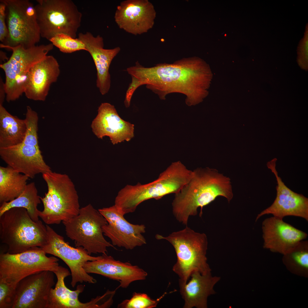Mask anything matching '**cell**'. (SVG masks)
<instances>
[{"instance_id": "cell-1", "label": "cell", "mask_w": 308, "mask_h": 308, "mask_svg": "<svg viewBox=\"0 0 308 308\" xmlns=\"http://www.w3.org/2000/svg\"><path fill=\"white\" fill-rule=\"evenodd\" d=\"M126 71L131 78L128 88L133 92L146 85L161 100H165L170 93H181L186 96L185 102L188 106L201 102L206 93L208 70L205 63L196 57L182 58L172 64H158L151 67H144L137 61Z\"/></svg>"}, {"instance_id": "cell-21", "label": "cell", "mask_w": 308, "mask_h": 308, "mask_svg": "<svg viewBox=\"0 0 308 308\" xmlns=\"http://www.w3.org/2000/svg\"><path fill=\"white\" fill-rule=\"evenodd\" d=\"M58 63L52 56L47 55L33 66L29 71L24 93L29 99L44 101L51 84L56 82L60 74Z\"/></svg>"}, {"instance_id": "cell-26", "label": "cell", "mask_w": 308, "mask_h": 308, "mask_svg": "<svg viewBox=\"0 0 308 308\" xmlns=\"http://www.w3.org/2000/svg\"><path fill=\"white\" fill-rule=\"evenodd\" d=\"M29 178L7 165L0 166V203L11 201L24 191Z\"/></svg>"}, {"instance_id": "cell-13", "label": "cell", "mask_w": 308, "mask_h": 308, "mask_svg": "<svg viewBox=\"0 0 308 308\" xmlns=\"http://www.w3.org/2000/svg\"><path fill=\"white\" fill-rule=\"evenodd\" d=\"M98 211L108 222L102 227L104 235L110 239L114 246L131 250L146 244L143 235L145 232L144 224L129 222L115 205Z\"/></svg>"}, {"instance_id": "cell-33", "label": "cell", "mask_w": 308, "mask_h": 308, "mask_svg": "<svg viewBox=\"0 0 308 308\" xmlns=\"http://www.w3.org/2000/svg\"><path fill=\"white\" fill-rule=\"evenodd\" d=\"M0 2V40L3 43L7 37L8 30L5 22L6 5Z\"/></svg>"}, {"instance_id": "cell-30", "label": "cell", "mask_w": 308, "mask_h": 308, "mask_svg": "<svg viewBox=\"0 0 308 308\" xmlns=\"http://www.w3.org/2000/svg\"><path fill=\"white\" fill-rule=\"evenodd\" d=\"M49 41L64 53H71L81 50L86 51L84 44L79 39L73 38L65 34H58Z\"/></svg>"}, {"instance_id": "cell-10", "label": "cell", "mask_w": 308, "mask_h": 308, "mask_svg": "<svg viewBox=\"0 0 308 308\" xmlns=\"http://www.w3.org/2000/svg\"><path fill=\"white\" fill-rule=\"evenodd\" d=\"M7 11V37L2 43L25 48L36 45L41 37L35 6L28 0H0Z\"/></svg>"}, {"instance_id": "cell-12", "label": "cell", "mask_w": 308, "mask_h": 308, "mask_svg": "<svg viewBox=\"0 0 308 308\" xmlns=\"http://www.w3.org/2000/svg\"><path fill=\"white\" fill-rule=\"evenodd\" d=\"M46 226L47 234L46 241L40 248L46 254L59 258L67 265L71 272L72 286L75 287L79 282L96 283V279L85 271L83 267L87 262L96 260L99 256H91L82 247L74 248L71 246L64 241L62 236L48 225Z\"/></svg>"}, {"instance_id": "cell-24", "label": "cell", "mask_w": 308, "mask_h": 308, "mask_svg": "<svg viewBox=\"0 0 308 308\" xmlns=\"http://www.w3.org/2000/svg\"><path fill=\"white\" fill-rule=\"evenodd\" d=\"M57 278L54 288L50 293L49 308H95L96 303L93 299L85 303L78 299L79 294L84 289V286L77 285L76 289L71 290L66 286L65 279L70 275L68 270L59 266L57 270L54 272Z\"/></svg>"}, {"instance_id": "cell-16", "label": "cell", "mask_w": 308, "mask_h": 308, "mask_svg": "<svg viewBox=\"0 0 308 308\" xmlns=\"http://www.w3.org/2000/svg\"><path fill=\"white\" fill-rule=\"evenodd\" d=\"M276 161L275 158L267 164L277 181L276 197L271 206L258 215L256 221L263 216L271 214L281 219L287 216L299 217L308 221V198L293 191L285 184L276 169Z\"/></svg>"}, {"instance_id": "cell-22", "label": "cell", "mask_w": 308, "mask_h": 308, "mask_svg": "<svg viewBox=\"0 0 308 308\" xmlns=\"http://www.w3.org/2000/svg\"><path fill=\"white\" fill-rule=\"evenodd\" d=\"M78 38L84 44L86 51L92 56L97 72L96 86L102 94L104 95L109 91L111 84L109 69L114 58L121 49L117 47L110 49L104 48V40L100 35L94 37L90 32L80 33Z\"/></svg>"}, {"instance_id": "cell-19", "label": "cell", "mask_w": 308, "mask_h": 308, "mask_svg": "<svg viewBox=\"0 0 308 308\" xmlns=\"http://www.w3.org/2000/svg\"><path fill=\"white\" fill-rule=\"evenodd\" d=\"M83 268L88 274H96L118 281L119 287L124 288L133 281L145 279L147 275L138 266L116 260L107 254H102L96 260L87 262Z\"/></svg>"}, {"instance_id": "cell-28", "label": "cell", "mask_w": 308, "mask_h": 308, "mask_svg": "<svg viewBox=\"0 0 308 308\" xmlns=\"http://www.w3.org/2000/svg\"><path fill=\"white\" fill-rule=\"evenodd\" d=\"M282 262L287 269L295 275L308 277V242L302 240L283 255Z\"/></svg>"}, {"instance_id": "cell-4", "label": "cell", "mask_w": 308, "mask_h": 308, "mask_svg": "<svg viewBox=\"0 0 308 308\" xmlns=\"http://www.w3.org/2000/svg\"><path fill=\"white\" fill-rule=\"evenodd\" d=\"M47 235L46 226L40 220H33L25 208L13 207L0 216V242L7 246L9 254L41 247Z\"/></svg>"}, {"instance_id": "cell-29", "label": "cell", "mask_w": 308, "mask_h": 308, "mask_svg": "<svg viewBox=\"0 0 308 308\" xmlns=\"http://www.w3.org/2000/svg\"><path fill=\"white\" fill-rule=\"evenodd\" d=\"M25 119L27 130L24 139L22 143L39 147L37 133L38 116L37 113L30 106H27Z\"/></svg>"}, {"instance_id": "cell-8", "label": "cell", "mask_w": 308, "mask_h": 308, "mask_svg": "<svg viewBox=\"0 0 308 308\" xmlns=\"http://www.w3.org/2000/svg\"><path fill=\"white\" fill-rule=\"evenodd\" d=\"M53 46L50 43L25 48L21 45L11 47L0 44V48L12 51L8 60L0 65L5 73L3 87L7 102L17 100L24 93L26 76L29 70L47 56Z\"/></svg>"}, {"instance_id": "cell-9", "label": "cell", "mask_w": 308, "mask_h": 308, "mask_svg": "<svg viewBox=\"0 0 308 308\" xmlns=\"http://www.w3.org/2000/svg\"><path fill=\"white\" fill-rule=\"evenodd\" d=\"M66 234L76 247H82L90 255L107 254V248L114 246L104 236L102 227L108 224L105 218L90 204L80 208L78 214L62 222Z\"/></svg>"}, {"instance_id": "cell-31", "label": "cell", "mask_w": 308, "mask_h": 308, "mask_svg": "<svg viewBox=\"0 0 308 308\" xmlns=\"http://www.w3.org/2000/svg\"><path fill=\"white\" fill-rule=\"evenodd\" d=\"M166 293H165L156 300H154L145 293L134 292L130 299L123 301L118 305L117 307L123 308L155 307Z\"/></svg>"}, {"instance_id": "cell-3", "label": "cell", "mask_w": 308, "mask_h": 308, "mask_svg": "<svg viewBox=\"0 0 308 308\" xmlns=\"http://www.w3.org/2000/svg\"><path fill=\"white\" fill-rule=\"evenodd\" d=\"M193 171L179 161L173 162L153 181L126 185L118 192L114 205L124 215L132 213L145 200H158L166 195L178 193L189 181Z\"/></svg>"}, {"instance_id": "cell-15", "label": "cell", "mask_w": 308, "mask_h": 308, "mask_svg": "<svg viewBox=\"0 0 308 308\" xmlns=\"http://www.w3.org/2000/svg\"><path fill=\"white\" fill-rule=\"evenodd\" d=\"M156 14L153 5L148 0H126L117 6L114 18L120 29L137 35L152 28Z\"/></svg>"}, {"instance_id": "cell-25", "label": "cell", "mask_w": 308, "mask_h": 308, "mask_svg": "<svg viewBox=\"0 0 308 308\" xmlns=\"http://www.w3.org/2000/svg\"><path fill=\"white\" fill-rule=\"evenodd\" d=\"M25 119L9 113L0 105V148L13 146L23 141L26 132Z\"/></svg>"}, {"instance_id": "cell-7", "label": "cell", "mask_w": 308, "mask_h": 308, "mask_svg": "<svg viewBox=\"0 0 308 308\" xmlns=\"http://www.w3.org/2000/svg\"><path fill=\"white\" fill-rule=\"evenodd\" d=\"M35 6L41 37L48 40L59 34L76 38L82 15L71 0H37Z\"/></svg>"}, {"instance_id": "cell-20", "label": "cell", "mask_w": 308, "mask_h": 308, "mask_svg": "<svg viewBox=\"0 0 308 308\" xmlns=\"http://www.w3.org/2000/svg\"><path fill=\"white\" fill-rule=\"evenodd\" d=\"M98 112L91 126L98 138L102 139L108 136L115 145L125 140L129 141L134 137V125L122 119L114 106L108 103H102Z\"/></svg>"}, {"instance_id": "cell-17", "label": "cell", "mask_w": 308, "mask_h": 308, "mask_svg": "<svg viewBox=\"0 0 308 308\" xmlns=\"http://www.w3.org/2000/svg\"><path fill=\"white\" fill-rule=\"evenodd\" d=\"M262 229L264 248L282 255L308 236L306 233L284 222L283 219L274 216L263 221Z\"/></svg>"}, {"instance_id": "cell-2", "label": "cell", "mask_w": 308, "mask_h": 308, "mask_svg": "<svg viewBox=\"0 0 308 308\" xmlns=\"http://www.w3.org/2000/svg\"><path fill=\"white\" fill-rule=\"evenodd\" d=\"M225 197L229 202L233 197L230 179L215 169L198 168L193 171L189 182L175 194L172 203L173 212L177 220L187 225L189 216L196 215L203 208L218 196Z\"/></svg>"}, {"instance_id": "cell-5", "label": "cell", "mask_w": 308, "mask_h": 308, "mask_svg": "<svg viewBox=\"0 0 308 308\" xmlns=\"http://www.w3.org/2000/svg\"><path fill=\"white\" fill-rule=\"evenodd\" d=\"M155 237L167 240L174 248L177 260L173 270L179 277V285L186 283L194 272L202 275L211 273L207 263L208 242L204 234L195 232L187 226L167 237L157 234Z\"/></svg>"}, {"instance_id": "cell-34", "label": "cell", "mask_w": 308, "mask_h": 308, "mask_svg": "<svg viewBox=\"0 0 308 308\" xmlns=\"http://www.w3.org/2000/svg\"><path fill=\"white\" fill-rule=\"evenodd\" d=\"M0 82V105H3L6 95H5V93L3 87V83L2 81H1Z\"/></svg>"}, {"instance_id": "cell-11", "label": "cell", "mask_w": 308, "mask_h": 308, "mask_svg": "<svg viewBox=\"0 0 308 308\" xmlns=\"http://www.w3.org/2000/svg\"><path fill=\"white\" fill-rule=\"evenodd\" d=\"M40 247L16 254L7 252L0 255V281L15 288L24 278L44 271L54 272L59 266L56 258L48 257Z\"/></svg>"}, {"instance_id": "cell-18", "label": "cell", "mask_w": 308, "mask_h": 308, "mask_svg": "<svg viewBox=\"0 0 308 308\" xmlns=\"http://www.w3.org/2000/svg\"><path fill=\"white\" fill-rule=\"evenodd\" d=\"M1 159L15 171L33 178L37 175L52 172L45 162L40 147L23 143L0 148Z\"/></svg>"}, {"instance_id": "cell-23", "label": "cell", "mask_w": 308, "mask_h": 308, "mask_svg": "<svg viewBox=\"0 0 308 308\" xmlns=\"http://www.w3.org/2000/svg\"><path fill=\"white\" fill-rule=\"evenodd\" d=\"M191 279L184 284L179 285L180 292L185 301L184 308H206L208 297L215 293L214 287L220 277L212 276L211 273L202 275L195 271Z\"/></svg>"}, {"instance_id": "cell-6", "label": "cell", "mask_w": 308, "mask_h": 308, "mask_svg": "<svg viewBox=\"0 0 308 308\" xmlns=\"http://www.w3.org/2000/svg\"><path fill=\"white\" fill-rule=\"evenodd\" d=\"M48 191L40 197L44 209L38 216L46 224H59L77 215L80 209L75 186L68 176L52 171L42 174Z\"/></svg>"}, {"instance_id": "cell-14", "label": "cell", "mask_w": 308, "mask_h": 308, "mask_svg": "<svg viewBox=\"0 0 308 308\" xmlns=\"http://www.w3.org/2000/svg\"><path fill=\"white\" fill-rule=\"evenodd\" d=\"M54 274L41 271L20 281L15 287L12 308H49L50 291L55 284Z\"/></svg>"}, {"instance_id": "cell-27", "label": "cell", "mask_w": 308, "mask_h": 308, "mask_svg": "<svg viewBox=\"0 0 308 308\" xmlns=\"http://www.w3.org/2000/svg\"><path fill=\"white\" fill-rule=\"evenodd\" d=\"M41 201L35 183H31L27 185L24 191L18 197L11 201L0 204V216L11 208L22 207L26 209L33 220L38 221L39 220V210L37 207Z\"/></svg>"}, {"instance_id": "cell-32", "label": "cell", "mask_w": 308, "mask_h": 308, "mask_svg": "<svg viewBox=\"0 0 308 308\" xmlns=\"http://www.w3.org/2000/svg\"><path fill=\"white\" fill-rule=\"evenodd\" d=\"M15 296V288L0 281V308H12Z\"/></svg>"}]
</instances>
